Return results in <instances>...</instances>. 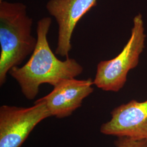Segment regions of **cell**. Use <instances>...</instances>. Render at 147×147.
<instances>
[{
    "label": "cell",
    "mask_w": 147,
    "mask_h": 147,
    "mask_svg": "<svg viewBox=\"0 0 147 147\" xmlns=\"http://www.w3.org/2000/svg\"><path fill=\"white\" fill-rule=\"evenodd\" d=\"M146 37L142 16L138 14L134 19L131 37L121 52L115 58L98 63L94 84L105 91L121 90L126 82L128 72L138 64Z\"/></svg>",
    "instance_id": "3957f363"
},
{
    "label": "cell",
    "mask_w": 147,
    "mask_h": 147,
    "mask_svg": "<svg viewBox=\"0 0 147 147\" xmlns=\"http://www.w3.org/2000/svg\"><path fill=\"white\" fill-rule=\"evenodd\" d=\"M51 116L41 99L30 107L1 106L0 147H20L35 126Z\"/></svg>",
    "instance_id": "277c9868"
},
{
    "label": "cell",
    "mask_w": 147,
    "mask_h": 147,
    "mask_svg": "<svg viewBox=\"0 0 147 147\" xmlns=\"http://www.w3.org/2000/svg\"><path fill=\"white\" fill-rule=\"evenodd\" d=\"M26 9L20 2H0L1 86L11 69L21 65L36 47L37 38L32 35L33 20Z\"/></svg>",
    "instance_id": "7a4b0ae2"
},
{
    "label": "cell",
    "mask_w": 147,
    "mask_h": 147,
    "mask_svg": "<svg viewBox=\"0 0 147 147\" xmlns=\"http://www.w3.org/2000/svg\"><path fill=\"white\" fill-rule=\"evenodd\" d=\"M2 1H3V0H0V2H2Z\"/></svg>",
    "instance_id": "9c48e42d"
},
{
    "label": "cell",
    "mask_w": 147,
    "mask_h": 147,
    "mask_svg": "<svg viewBox=\"0 0 147 147\" xmlns=\"http://www.w3.org/2000/svg\"><path fill=\"white\" fill-rule=\"evenodd\" d=\"M51 24L50 17L38 21L37 45L31 57L22 67H14L8 73L18 82L28 100L36 97L41 84H48L54 87L64 80L75 78L84 71L75 59L69 57L61 61L53 53L47 37Z\"/></svg>",
    "instance_id": "6da1fadb"
},
{
    "label": "cell",
    "mask_w": 147,
    "mask_h": 147,
    "mask_svg": "<svg viewBox=\"0 0 147 147\" xmlns=\"http://www.w3.org/2000/svg\"><path fill=\"white\" fill-rule=\"evenodd\" d=\"M105 135L126 137L136 140H147V100H132L111 112V119L102 125Z\"/></svg>",
    "instance_id": "8992f818"
},
{
    "label": "cell",
    "mask_w": 147,
    "mask_h": 147,
    "mask_svg": "<svg viewBox=\"0 0 147 147\" xmlns=\"http://www.w3.org/2000/svg\"><path fill=\"white\" fill-rule=\"evenodd\" d=\"M117 147H147V140H136L126 137H120L115 142Z\"/></svg>",
    "instance_id": "ba28073f"
},
{
    "label": "cell",
    "mask_w": 147,
    "mask_h": 147,
    "mask_svg": "<svg viewBox=\"0 0 147 147\" xmlns=\"http://www.w3.org/2000/svg\"><path fill=\"white\" fill-rule=\"evenodd\" d=\"M96 5V0H50L46 8L58 26V40L55 53L69 58L71 38L79 20Z\"/></svg>",
    "instance_id": "5b68a950"
},
{
    "label": "cell",
    "mask_w": 147,
    "mask_h": 147,
    "mask_svg": "<svg viewBox=\"0 0 147 147\" xmlns=\"http://www.w3.org/2000/svg\"><path fill=\"white\" fill-rule=\"evenodd\" d=\"M93 84L91 78L66 79L40 99L46 104L51 116L58 118L67 117L81 107L83 100L93 92Z\"/></svg>",
    "instance_id": "52a82bcc"
}]
</instances>
